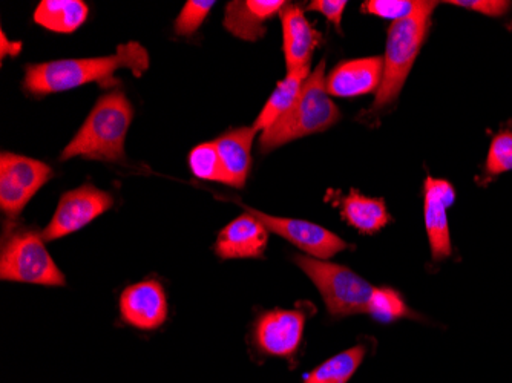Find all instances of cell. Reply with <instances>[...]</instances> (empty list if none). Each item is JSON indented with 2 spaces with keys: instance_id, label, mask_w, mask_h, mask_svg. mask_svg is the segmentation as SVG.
Returning a JSON list of instances; mask_svg holds the SVG:
<instances>
[{
  "instance_id": "cell-11",
  "label": "cell",
  "mask_w": 512,
  "mask_h": 383,
  "mask_svg": "<svg viewBox=\"0 0 512 383\" xmlns=\"http://www.w3.org/2000/svg\"><path fill=\"white\" fill-rule=\"evenodd\" d=\"M456 200L453 184L427 177L425 180L424 218L434 261H442L453 253L447 210Z\"/></svg>"
},
{
  "instance_id": "cell-2",
  "label": "cell",
  "mask_w": 512,
  "mask_h": 383,
  "mask_svg": "<svg viewBox=\"0 0 512 383\" xmlns=\"http://www.w3.org/2000/svg\"><path fill=\"white\" fill-rule=\"evenodd\" d=\"M134 109L119 89L106 92L97 100L76 137L63 149L60 161L83 157L88 160L119 163L125 158V140Z\"/></svg>"
},
{
  "instance_id": "cell-26",
  "label": "cell",
  "mask_w": 512,
  "mask_h": 383,
  "mask_svg": "<svg viewBox=\"0 0 512 383\" xmlns=\"http://www.w3.org/2000/svg\"><path fill=\"white\" fill-rule=\"evenodd\" d=\"M421 5V0H368L361 7L362 13L381 19L402 20L411 16Z\"/></svg>"
},
{
  "instance_id": "cell-24",
  "label": "cell",
  "mask_w": 512,
  "mask_h": 383,
  "mask_svg": "<svg viewBox=\"0 0 512 383\" xmlns=\"http://www.w3.org/2000/svg\"><path fill=\"white\" fill-rule=\"evenodd\" d=\"M509 171H512V132L502 131L491 141L485 164V178L491 180Z\"/></svg>"
},
{
  "instance_id": "cell-1",
  "label": "cell",
  "mask_w": 512,
  "mask_h": 383,
  "mask_svg": "<svg viewBox=\"0 0 512 383\" xmlns=\"http://www.w3.org/2000/svg\"><path fill=\"white\" fill-rule=\"evenodd\" d=\"M126 68L140 77L148 71L149 54L138 42L120 45L115 54L94 59H65L28 65L23 88L34 95L56 94L76 89L86 83H99L102 88L119 85L115 71Z\"/></svg>"
},
{
  "instance_id": "cell-12",
  "label": "cell",
  "mask_w": 512,
  "mask_h": 383,
  "mask_svg": "<svg viewBox=\"0 0 512 383\" xmlns=\"http://www.w3.org/2000/svg\"><path fill=\"white\" fill-rule=\"evenodd\" d=\"M168 299L160 282L154 279L129 285L120 296V315L131 327L155 330L168 319Z\"/></svg>"
},
{
  "instance_id": "cell-17",
  "label": "cell",
  "mask_w": 512,
  "mask_h": 383,
  "mask_svg": "<svg viewBox=\"0 0 512 383\" xmlns=\"http://www.w3.org/2000/svg\"><path fill=\"white\" fill-rule=\"evenodd\" d=\"M256 131L253 128H238L227 131L215 141L227 184L241 189L249 177L252 164V146Z\"/></svg>"
},
{
  "instance_id": "cell-22",
  "label": "cell",
  "mask_w": 512,
  "mask_h": 383,
  "mask_svg": "<svg viewBox=\"0 0 512 383\" xmlns=\"http://www.w3.org/2000/svg\"><path fill=\"white\" fill-rule=\"evenodd\" d=\"M189 167L192 174L201 180L227 184L226 172H224L215 141L201 143L197 148L192 149L189 154Z\"/></svg>"
},
{
  "instance_id": "cell-19",
  "label": "cell",
  "mask_w": 512,
  "mask_h": 383,
  "mask_svg": "<svg viewBox=\"0 0 512 383\" xmlns=\"http://www.w3.org/2000/svg\"><path fill=\"white\" fill-rule=\"evenodd\" d=\"M89 8L82 0H43L34 11V22L53 33L79 30L88 19Z\"/></svg>"
},
{
  "instance_id": "cell-3",
  "label": "cell",
  "mask_w": 512,
  "mask_h": 383,
  "mask_svg": "<svg viewBox=\"0 0 512 383\" xmlns=\"http://www.w3.org/2000/svg\"><path fill=\"white\" fill-rule=\"evenodd\" d=\"M341 112L330 99L325 77V60L307 77L295 105L279 117L267 131L261 132L260 149L267 154L290 141L327 131L339 122Z\"/></svg>"
},
{
  "instance_id": "cell-14",
  "label": "cell",
  "mask_w": 512,
  "mask_h": 383,
  "mask_svg": "<svg viewBox=\"0 0 512 383\" xmlns=\"http://www.w3.org/2000/svg\"><path fill=\"white\" fill-rule=\"evenodd\" d=\"M269 243V230L252 213L227 224L217 238L215 253L221 259L261 258Z\"/></svg>"
},
{
  "instance_id": "cell-4",
  "label": "cell",
  "mask_w": 512,
  "mask_h": 383,
  "mask_svg": "<svg viewBox=\"0 0 512 383\" xmlns=\"http://www.w3.org/2000/svg\"><path fill=\"white\" fill-rule=\"evenodd\" d=\"M437 5V2L421 0V5L411 16L391 23L385 46L382 82L370 111H381L398 100L417 54L427 39L431 16Z\"/></svg>"
},
{
  "instance_id": "cell-7",
  "label": "cell",
  "mask_w": 512,
  "mask_h": 383,
  "mask_svg": "<svg viewBox=\"0 0 512 383\" xmlns=\"http://www.w3.org/2000/svg\"><path fill=\"white\" fill-rule=\"evenodd\" d=\"M53 177L48 164L23 155H0V209L8 218H17L31 198Z\"/></svg>"
},
{
  "instance_id": "cell-9",
  "label": "cell",
  "mask_w": 512,
  "mask_h": 383,
  "mask_svg": "<svg viewBox=\"0 0 512 383\" xmlns=\"http://www.w3.org/2000/svg\"><path fill=\"white\" fill-rule=\"evenodd\" d=\"M244 209L246 212L252 213L253 217L258 218L269 232L287 239L293 246L309 253L312 258L329 259L336 253L348 249V244L344 239L319 224L293 220V218L270 217L267 213L258 212V210L246 206Z\"/></svg>"
},
{
  "instance_id": "cell-13",
  "label": "cell",
  "mask_w": 512,
  "mask_h": 383,
  "mask_svg": "<svg viewBox=\"0 0 512 383\" xmlns=\"http://www.w3.org/2000/svg\"><path fill=\"white\" fill-rule=\"evenodd\" d=\"M384 73L382 57H364L339 63L327 76V91L333 97H359L376 92Z\"/></svg>"
},
{
  "instance_id": "cell-28",
  "label": "cell",
  "mask_w": 512,
  "mask_h": 383,
  "mask_svg": "<svg viewBox=\"0 0 512 383\" xmlns=\"http://www.w3.org/2000/svg\"><path fill=\"white\" fill-rule=\"evenodd\" d=\"M345 7H347L345 0H315L307 7V10L318 11L335 25L336 30L341 31L342 14H344Z\"/></svg>"
},
{
  "instance_id": "cell-29",
  "label": "cell",
  "mask_w": 512,
  "mask_h": 383,
  "mask_svg": "<svg viewBox=\"0 0 512 383\" xmlns=\"http://www.w3.org/2000/svg\"><path fill=\"white\" fill-rule=\"evenodd\" d=\"M20 50H22V43L20 42H8L7 37H5L4 31H2V50H0V53H2V57L8 56H17V54L20 53Z\"/></svg>"
},
{
  "instance_id": "cell-8",
  "label": "cell",
  "mask_w": 512,
  "mask_h": 383,
  "mask_svg": "<svg viewBox=\"0 0 512 383\" xmlns=\"http://www.w3.org/2000/svg\"><path fill=\"white\" fill-rule=\"evenodd\" d=\"M112 204L111 194L89 184L69 190L60 198L53 220L43 230V239L54 241L83 229L111 209Z\"/></svg>"
},
{
  "instance_id": "cell-21",
  "label": "cell",
  "mask_w": 512,
  "mask_h": 383,
  "mask_svg": "<svg viewBox=\"0 0 512 383\" xmlns=\"http://www.w3.org/2000/svg\"><path fill=\"white\" fill-rule=\"evenodd\" d=\"M365 347L348 348L347 351L330 357L304 377V383H347L364 361Z\"/></svg>"
},
{
  "instance_id": "cell-27",
  "label": "cell",
  "mask_w": 512,
  "mask_h": 383,
  "mask_svg": "<svg viewBox=\"0 0 512 383\" xmlns=\"http://www.w3.org/2000/svg\"><path fill=\"white\" fill-rule=\"evenodd\" d=\"M448 4L477 11L490 17L503 16L511 8V2H505V0H453Z\"/></svg>"
},
{
  "instance_id": "cell-18",
  "label": "cell",
  "mask_w": 512,
  "mask_h": 383,
  "mask_svg": "<svg viewBox=\"0 0 512 383\" xmlns=\"http://www.w3.org/2000/svg\"><path fill=\"white\" fill-rule=\"evenodd\" d=\"M342 218L359 232L373 235L390 223V213L381 198H370L352 190L339 200Z\"/></svg>"
},
{
  "instance_id": "cell-6",
  "label": "cell",
  "mask_w": 512,
  "mask_h": 383,
  "mask_svg": "<svg viewBox=\"0 0 512 383\" xmlns=\"http://www.w3.org/2000/svg\"><path fill=\"white\" fill-rule=\"evenodd\" d=\"M295 262L316 285L330 315L344 318L367 313L376 287L361 278L358 273L312 256L296 255Z\"/></svg>"
},
{
  "instance_id": "cell-25",
  "label": "cell",
  "mask_w": 512,
  "mask_h": 383,
  "mask_svg": "<svg viewBox=\"0 0 512 383\" xmlns=\"http://www.w3.org/2000/svg\"><path fill=\"white\" fill-rule=\"evenodd\" d=\"M214 5V0H189L175 20V33L184 37L197 33Z\"/></svg>"
},
{
  "instance_id": "cell-10",
  "label": "cell",
  "mask_w": 512,
  "mask_h": 383,
  "mask_svg": "<svg viewBox=\"0 0 512 383\" xmlns=\"http://www.w3.org/2000/svg\"><path fill=\"white\" fill-rule=\"evenodd\" d=\"M304 327V310L267 311L255 324L256 345L270 356L290 359L301 345Z\"/></svg>"
},
{
  "instance_id": "cell-16",
  "label": "cell",
  "mask_w": 512,
  "mask_h": 383,
  "mask_svg": "<svg viewBox=\"0 0 512 383\" xmlns=\"http://www.w3.org/2000/svg\"><path fill=\"white\" fill-rule=\"evenodd\" d=\"M284 0H235L224 13V28L246 42H258L266 36V22L286 7Z\"/></svg>"
},
{
  "instance_id": "cell-5",
  "label": "cell",
  "mask_w": 512,
  "mask_h": 383,
  "mask_svg": "<svg viewBox=\"0 0 512 383\" xmlns=\"http://www.w3.org/2000/svg\"><path fill=\"white\" fill-rule=\"evenodd\" d=\"M0 278L25 284L63 287L65 276L46 250L42 233L22 226H8L2 239Z\"/></svg>"
},
{
  "instance_id": "cell-20",
  "label": "cell",
  "mask_w": 512,
  "mask_h": 383,
  "mask_svg": "<svg viewBox=\"0 0 512 383\" xmlns=\"http://www.w3.org/2000/svg\"><path fill=\"white\" fill-rule=\"evenodd\" d=\"M309 76L310 66L298 69V71H292V73H287L286 79L278 83L275 91L270 95L269 100H267L263 111H261L258 118H256V122L253 123L252 128L255 129L256 132L267 131L279 117H283V115L295 105L299 94H301L302 86H304Z\"/></svg>"
},
{
  "instance_id": "cell-15",
  "label": "cell",
  "mask_w": 512,
  "mask_h": 383,
  "mask_svg": "<svg viewBox=\"0 0 512 383\" xmlns=\"http://www.w3.org/2000/svg\"><path fill=\"white\" fill-rule=\"evenodd\" d=\"M279 16L283 23L287 73L310 66L313 51L321 43V34L312 27L298 5L287 4Z\"/></svg>"
},
{
  "instance_id": "cell-23",
  "label": "cell",
  "mask_w": 512,
  "mask_h": 383,
  "mask_svg": "<svg viewBox=\"0 0 512 383\" xmlns=\"http://www.w3.org/2000/svg\"><path fill=\"white\" fill-rule=\"evenodd\" d=\"M367 313L376 321L391 322L410 315V310L398 292L391 289H375Z\"/></svg>"
}]
</instances>
